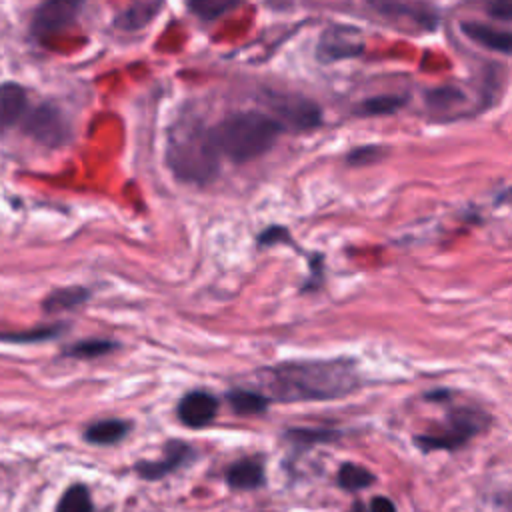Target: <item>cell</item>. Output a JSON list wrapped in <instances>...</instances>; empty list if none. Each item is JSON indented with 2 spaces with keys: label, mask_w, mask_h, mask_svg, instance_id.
<instances>
[{
  "label": "cell",
  "mask_w": 512,
  "mask_h": 512,
  "mask_svg": "<svg viewBox=\"0 0 512 512\" xmlns=\"http://www.w3.org/2000/svg\"><path fill=\"white\" fill-rule=\"evenodd\" d=\"M262 386L278 402L336 400L360 386V374L352 358L290 360L264 368Z\"/></svg>",
  "instance_id": "6da1fadb"
},
{
  "label": "cell",
  "mask_w": 512,
  "mask_h": 512,
  "mask_svg": "<svg viewBox=\"0 0 512 512\" xmlns=\"http://www.w3.org/2000/svg\"><path fill=\"white\" fill-rule=\"evenodd\" d=\"M166 166L184 184L206 186L220 174V154L210 128L194 114H182L166 134Z\"/></svg>",
  "instance_id": "7a4b0ae2"
},
{
  "label": "cell",
  "mask_w": 512,
  "mask_h": 512,
  "mask_svg": "<svg viewBox=\"0 0 512 512\" xmlns=\"http://www.w3.org/2000/svg\"><path fill=\"white\" fill-rule=\"evenodd\" d=\"M282 132L284 128L276 118L258 110L232 112L210 128L218 154L236 164L266 154Z\"/></svg>",
  "instance_id": "3957f363"
},
{
  "label": "cell",
  "mask_w": 512,
  "mask_h": 512,
  "mask_svg": "<svg viewBox=\"0 0 512 512\" xmlns=\"http://www.w3.org/2000/svg\"><path fill=\"white\" fill-rule=\"evenodd\" d=\"M488 424H490V416L480 408H472V406L452 408L438 430L416 434L414 446L424 454L438 452V450L456 452L462 446H466L474 436L484 432Z\"/></svg>",
  "instance_id": "277c9868"
},
{
  "label": "cell",
  "mask_w": 512,
  "mask_h": 512,
  "mask_svg": "<svg viewBox=\"0 0 512 512\" xmlns=\"http://www.w3.org/2000/svg\"><path fill=\"white\" fill-rule=\"evenodd\" d=\"M262 102L270 108V116L276 118L282 128H290L296 132L314 130L322 124V108L300 94L290 92H266Z\"/></svg>",
  "instance_id": "5b68a950"
},
{
  "label": "cell",
  "mask_w": 512,
  "mask_h": 512,
  "mask_svg": "<svg viewBox=\"0 0 512 512\" xmlns=\"http://www.w3.org/2000/svg\"><path fill=\"white\" fill-rule=\"evenodd\" d=\"M194 458V448L184 440H168L162 448V456L156 460H140L134 464V472L148 482L166 478L168 474L180 470Z\"/></svg>",
  "instance_id": "8992f818"
},
{
  "label": "cell",
  "mask_w": 512,
  "mask_h": 512,
  "mask_svg": "<svg viewBox=\"0 0 512 512\" xmlns=\"http://www.w3.org/2000/svg\"><path fill=\"white\" fill-rule=\"evenodd\" d=\"M364 52V40L358 28L334 24L326 28L318 40V58L322 62H334L344 58H356Z\"/></svg>",
  "instance_id": "52a82bcc"
},
{
  "label": "cell",
  "mask_w": 512,
  "mask_h": 512,
  "mask_svg": "<svg viewBox=\"0 0 512 512\" xmlns=\"http://www.w3.org/2000/svg\"><path fill=\"white\" fill-rule=\"evenodd\" d=\"M28 132L36 140L50 144V146L64 144L70 138V126H68L64 114L52 104H44L32 112V116L28 120Z\"/></svg>",
  "instance_id": "ba28073f"
},
{
  "label": "cell",
  "mask_w": 512,
  "mask_h": 512,
  "mask_svg": "<svg viewBox=\"0 0 512 512\" xmlns=\"http://www.w3.org/2000/svg\"><path fill=\"white\" fill-rule=\"evenodd\" d=\"M220 408V402L214 394L206 390H192L184 394L176 406L178 420L188 428H204L212 424Z\"/></svg>",
  "instance_id": "9c48e42d"
},
{
  "label": "cell",
  "mask_w": 512,
  "mask_h": 512,
  "mask_svg": "<svg viewBox=\"0 0 512 512\" xmlns=\"http://www.w3.org/2000/svg\"><path fill=\"white\" fill-rule=\"evenodd\" d=\"M82 4L80 2H70V0H54L42 4L32 20V32L36 36H48L56 34L58 30L68 28L70 24L76 22L78 12Z\"/></svg>",
  "instance_id": "30bf717a"
},
{
  "label": "cell",
  "mask_w": 512,
  "mask_h": 512,
  "mask_svg": "<svg viewBox=\"0 0 512 512\" xmlns=\"http://www.w3.org/2000/svg\"><path fill=\"white\" fill-rule=\"evenodd\" d=\"M374 10H378L388 20H398L402 24L412 22L418 30H434L438 24V16L426 4H410V2H372Z\"/></svg>",
  "instance_id": "8fae6325"
},
{
  "label": "cell",
  "mask_w": 512,
  "mask_h": 512,
  "mask_svg": "<svg viewBox=\"0 0 512 512\" xmlns=\"http://www.w3.org/2000/svg\"><path fill=\"white\" fill-rule=\"evenodd\" d=\"M226 484L232 490H240V492H248V490H258L264 486L266 482V470H264V462L258 456H246L240 458L236 462H232L226 468Z\"/></svg>",
  "instance_id": "7c38bea8"
},
{
  "label": "cell",
  "mask_w": 512,
  "mask_h": 512,
  "mask_svg": "<svg viewBox=\"0 0 512 512\" xmlns=\"http://www.w3.org/2000/svg\"><path fill=\"white\" fill-rule=\"evenodd\" d=\"M460 30L464 36H468L472 42L486 46L490 50H496L504 56H508L512 52V34L494 26H488L484 22H474V20H466L460 24Z\"/></svg>",
  "instance_id": "4fadbf2b"
},
{
  "label": "cell",
  "mask_w": 512,
  "mask_h": 512,
  "mask_svg": "<svg viewBox=\"0 0 512 512\" xmlns=\"http://www.w3.org/2000/svg\"><path fill=\"white\" fill-rule=\"evenodd\" d=\"M164 8L162 2L158 0H142V2H134L128 8H124L116 20L114 26L124 30V32H134L140 28H146L156 16L158 12Z\"/></svg>",
  "instance_id": "5bb4252c"
},
{
  "label": "cell",
  "mask_w": 512,
  "mask_h": 512,
  "mask_svg": "<svg viewBox=\"0 0 512 512\" xmlns=\"http://www.w3.org/2000/svg\"><path fill=\"white\" fill-rule=\"evenodd\" d=\"M130 422L122 418H106L90 424L84 430V440L96 446H112L122 442L130 432Z\"/></svg>",
  "instance_id": "9a60e30c"
},
{
  "label": "cell",
  "mask_w": 512,
  "mask_h": 512,
  "mask_svg": "<svg viewBox=\"0 0 512 512\" xmlns=\"http://www.w3.org/2000/svg\"><path fill=\"white\" fill-rule=\"evenodd\" d=\"M26 108V94L18 84L0 86V134L16 124Z\"/></svg>",
  "instance_id": "2e32d148"
},
{
  "label": "cell",
  "mask_w": 512,
  "mask_h": 512,
  "mask_svg": "<svg viewBox=\"0 0 512 512\" xmlns=\"http://www.w3.org/2000/svg\"><path fill=\"white\" fill-rule=\"evenodd\" d=\"M226 400L232 412L238 416H258V414H264L270 406V400L266 394L258 390H248V388L230 390L226 394Z\"/></svg>",
  "instance_id": "e0dca14e"
},
{
  "label": "cell",
  "mask_w": 512,
  "mask_h": 512,
  "mask_svg": "<svg viewBox=\"0 0 512 512\" xmlns=\"http://www.w3.org/2000/svg\"><path fill=\"white\" fill-rule=\"evenodd\" d=\"M374 482H376V476L368 468H364L356 462H344L336 472V484L346 492L364 490V488L372 486Z\"/></svg>",
  "instance_id": "ac0fdd59"
},
{
  "label": "cell",
  "mask_w": 512,
  "mask_h": 512,
  "mask_svg": "<svg viewBox=\"0 0 512 512\" xmlns=\"http://www.w3.org/2000/svg\"><path fill=\"white\" fill-rule=\"evenodd\" d=\"M406 102H408L406 94H378V96L362 100L356 106V114L358 116H386V114H394L396 110L406 106Z\"/></svg>",
  "instance_id": "d6986e66"
},
{
  "label": "cell",
  "mask_w": 512,
  "mask_h": 512,
  "mask_svg": "<svg viewBox=\"0 0 512 512\" xmlns=\"http://www.w3.org/2000/svg\"><path fill=\"white\" fill-rule=\"evenodd\" d=\"M90 298V292L82 286H70V288H58L44 300L46 312H62V310H74L82 306Z\"/></svg>",
  "instance_id": "ffe728a7"
},
{
  "label": "cell",
  "mask_w": 512,
  "mask_h": 512,
  "mask_svg": "<svg viewBox=\"0 0 512 512\" xmlns=\"http://www.w3.org/2000/svg\"><path fill=\"white\" fill-rule=\"evenodd\" d=\"M56 512H94L88 486L80 482L68 486L56 504Z\"/></svg>",
  "instance_id": "44dd1931"
},
{
  "label": "cell",
  "mask_w": 512,
  "mask_h": 512,
  "mask_svg": "<svg viewBox=\"0 0 512 512\" xmlns=\"http://www.w3.org/2000/svg\"><path fill=\"white\" fill-rule=\"evenodd\" d=\"M286 440L298 446H314V444H328L340 438L338 430L330 428H288L284 432Z\"/></svg>",
  "instance_id": "7402d4cb"
},
{
  "label": "cell",
  "mask_w": 512,
  "mask_h": 512,
  "mask_svg": "<svg viewBox=\"0 0 512 512\" xmlns=\"http://www.w3.org/2000/svg\"><path fill=\"white\" fill-rule=\"evenodd\" d=\"M118 344L114 340H106V338H90V340H82L76 342L72 346H68L64 350L66 356L72 358H82V360H90V358H98V356H106L112 350H116Z\"/></svg>",
  "instance_id": "603a6c76"
},
{
  "label": "cell",
  "mask_w": 512,
  "mask_h": 512,
  "mask_svg": "<svg viewBox=\"0 0 512 512\" xmlns=\"http://www.w3.org/2000/svg\"><path fill=\"white\" fill-rule=\"evenodd\" d=\"M424 100L432 110H450V108L462 104L466 100V94L458 86L448 84V86H438V88L426 90Z\"/></svg>",
  "instance_id": "cb8c5ba5"
},
{
  "label": "cell",
  "mask_w": 512,
  "mask_h": 512,
  "mask_svg": "<svg viewBox=\"0 0 512 512\" xmlns=\"http://www.w3.org/2000/svg\"><path fill=\"white\" fill-rule=\"evenodd\" d=\"M238 0H192L188 2V8L202 20H216L234 8H238Z\"/></svg>",
  "instance_id": "d4e9b609"
},
{
  "label": "cell",
  "mask_w": 512,
  "mask_h": 512,
  "mask_svg": "<svg viewBox=\"0 0 512 512\" xmlns=\"http://www.w3.org/2000/svg\"><path fill=\"white\" fill-rule=\"evenodd\" d=\"M386 156V148L380 144H362L348 152L346 162L350 166H370L380 162Z\"/></svg>",
  "instance_id": "484cf974"
},
{
  "label": "cell",
  "mask_w": 512,
  "mask_h": 512,
  "mask_svg": "<svg viewBox=\"0 0 512 512\" xmlns=\"http://www.w3.org/2000/svg\"><path fill=\"white\" fill-rule=\"evenodd\" d=\"M258 244L260 246H276V244H288L290 242V232L284 226L272 224L266 230L258 234Z\"/></svg>",
  "instance_id": "4316f807"
},
{
  "label": "cell",
  "mask_w": 512,
  "mask_h": 512,
  "mask_svg": "<svg viewBox=\"0 0 512 512\" xmlns=\"http://www.w3.org/2000/svg\"><path fill=\"white\" fill-rule=\"evenodd\" d=\"M486 12L492 18L510 22L512 20V2L510 0H492L490 4H486Z\"/></svg>",
  "instance_id": "83f0119b"
},
{
  "label": "cell",
  "mask_w": 512,
  "mask_h": 512,
  "mask_svg": "<svg viewBox=\"0 0 512 512\" xmlns=\"http://www.w3.org/2000/svg\"><path fill=\"white\" fill-rule=\"evenodd\" d=\"M368 512H398L394 502L388 498V496H374L370 502H368Z\"/></svg>",
  "instance_id": "f1b7e54d"
},
{
  "label": "cell",
  "mask_w": 512,
  "mask_h": 512,
  "mask_svg": "<svg viewBox=\"0 0 512 512\" xmlns=\"http://www.w3.org/2000/svg\"><path fill=\"white\" fill-rule=\"evenodd\" d=\"M348 512H368V508H366V504H362V502H354Z\"/></svg>",
  "instance_id": "f546056e"
}]
</instances>
